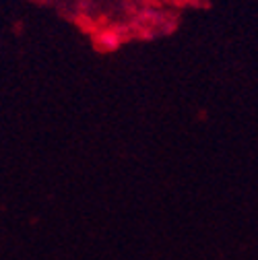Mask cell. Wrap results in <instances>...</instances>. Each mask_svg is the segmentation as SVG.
Returning <instances> with one entry per match:
<instances>
[{
  "label": "cell",
  "instance_id": "cell-1",
  "mask_svg": "<svg viewBox=\"0 0 258 260\" xmlns=\"http://www.w3.org/2000/svg\"><path fill=\"white\" fill-rule=\"evenodd\" d=\"M98 44H100L106 52H110V50H114V48L118 46V38H116V34H112V31H106V34H102V36L98 38Z\"/></svg>",
  "mask_w": 258,
  "mask_h": 260
}]
</instances>
